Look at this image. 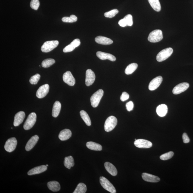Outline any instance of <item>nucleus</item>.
<instances>
[{
    "label": "nucleus",
    "mask_w": 193,
    "mask_h": 193,
    "mask_svg": "<svg viewBox=\"0 0 193 193\" xmlns=\"http://www.w3.org/2000/svg\"><path fill=\"white\" fill-rule=\"evenodd\" d=\"M55 60L52 58L45 59L42 63V67L45 68L50 67L55 63Z\"/></svg>",
    "instance_id": "473e14b6"
},
{
    "label": "nucleus",
    "mask_w": 193,
    "mask_h": 193,
    "mask_svg": "<svg viewBox=\"0 0 193 193\" xmlns=\"http://www.w3.org/2000/svg\"><path fill=\"white\" fill-rule=\"evenodd\" d=\"M80 44V40L79 39H76L63 49V52L64 53L72 52L76 47H78Z\"/></svg>",
    "instance_id": "2eb2a0df"
},
{
    "label": "nucleus",
    "mask_w": 193,
    "mask_h": 193,
    "mask_svg": "<svg viewBox=\"0 0 193 193\" xmlns=\"http://www.w3.org/2000/svg\"><path fill=\"white\" fill-rule=\"evenodd\" d=\"M129 98V95L126 92H123L122 94L120 99L122 101L124 102L127 100Z\"/></svg>",
    "instance_id": "ea45409f"
},
{
    "label": "nucleus",
    "mask_w": 193,
    "mask_h": 193,
    "mask_svg": "<svg viewBox=\"0 0 193 193\" xmlns=\"http://www.w3.org/2000/svg\"><path fill=\"white\" fill-rule=\"evenodd\" d=\"M71 136L72 132L71 130L65 129L60 132L58 137L60 140L64 141L69 139Z\"/></svg>",
    "instance_id": "4be33fe9"
},
{
    "label": "nucleus",
    "mask_w": 193,
    "mask_h": 193,
    "mask_svg": "<svg viewBox=\"0 0 193 193\" xmlns=\"http://www.w3.org/2000/svg\"><path fill=\"white\" fill-rule=\"evenodd\" d=\"M62 20L64 22L73 23L77 21V18L75 15H72L70 17H64Z\"/></svg>",
    "instance_id": "72a5a7b5"
},
{
    "label": "nucleus",
    "mask_w": 193,
    "mask_h": 193,
    "mask_svg": "<svg viewBox=\"0 0 193 193\" xmlns=\"http://www.w3.org/2000/svg\"><path fill=\"white\" fill-rule=\"evenodd\" d=\"M118 24H119L120 26L122 27H125L127 26L126 21H125V20L123 18L120 20L119 22H118Z\"/></svg>",
    "instance_id": "37998d69"
},
{
    "label": "nucleus",
    "mask_w": 193,
    "mask_h": 193,
    "mask_svg": "<svg viewBox=\"0 0 193 193\" xmlns=\"http://www.w3.org/2000/svg\"><path fill=\"white\" fill-rule=\"evenodd\" d=\"M168 112V108L166 104H161L157 107L156 112L157 115L161 117H163L166 115Z\"/></svg>",
    "instance_id": "b1692460"
},
{
    "label": "nucleus",
    "mask_w": 193,
    "mask_h": 193,
    "mask_svg": "<svg viewBox=\"0 0 193 193\" xmlns=\"http://www.w3.org/2000/svg\"><path fill=\"white\" fill-rule=\"evenodd\" d=\"M59 43L58 40H51L45 42L41 47V51L45 53H48L57 47Z\"/></svg>",
    "instance_id": "39448f33"
},
{
    "label": "nucleus",
    "mask_w": 193,
    "mask_h": 193,
    "mask_svg": "<svg viewBox=\"0 0 193 193\" xmlns=\"http://www.w3.org/2000/svg\"><path fill=\"white\" fill-rule=\"evenodd\" d=\"M174 155V152L172 151H170L161 155L160 158L161 160L164 161L168 160L172 158Z\"/></svg>",
    "instance_id": "c9c22d12"
},
{
    "label": "nucleus",
    "mask_w": 193,
    "mask_h": 193,
    "mask_svg": "<svg viewBox=\"0 0 193 193\" xmlns=\"http://www.w3.org/2000/svg\"><path fill=\"white\" fill-rule=\"evenodd\" d=\"M134 145L136 147L140 148H150L152 145V144L150 141L141 139L135 140Z\"/></svg>",
    "instance_id": "1a4fd4ad"
},
{
    "label": "nucleus",
    "mask_w": 193,
    "mask_h": 193,
    "mask_svg": "<svg viewBox=\"0 0 193 193\" xmlns=\"http://www.w3.org/2000/svg\"><path fill=\"white\" fill-rule=\"evenodd\" d=\"M182 139L184 143H189V141H190V139H189L188 136L187 134L186 133H184L183 134Z\"/></svg>",
    "instance_id": "79ce46f5"
},
{
    "label": "nucleus",
    "mask_w": 193,
    "mask_h": 193,
    "mask_svg": "<svg viewBox=\"0 0 193 193\" xmlns=\"http://www.w3.org/2000/svg\"><path fill=\"white\" fill-rule=\"evenodd\" d=\"M173 52V50L171 48H166L162 50L158 54L156 57V60L158 62H161L165 60L171 55Z\"/></svg>",
    "instance_id": "20e7f679"
},
{
    "label": "nucleus",
    "mask_w": 193,
    "mask_h": 193,
    "mask_svg": "<svg viewBox=\"0 0 193 193\" xmlns=\"http://www.w3.org/2000/svg\"><path fill=\"white\" fill-rule=\"evenodd\" d=\"M126 107L127 110L128 111H131L133 110L134 107V104L133 102L130 101L127 103Z\"/></svg>",
    "instance_id": "a19ab883"
},
{
    "label": "nucleus",
    "mask_w": 193,
    "mask_h": 193,
    "mask_svg": "<svg viewBox=\"0 0 193 193\" xmlns=\"http://www.w3.org/2000/svg\"><path fill=\"white\" fill-rule=\"evenodd\" d=\"M80 114L81 118L86 125L88 126H90L91 125V119L87 113L86 111L82 110L80 111Z\"/></svg>",
    "instance_id": "7c9ffc66"
},
{
    "label": "nucleus",
    "mask_w": 193,
    "mask_h": 193,
    "mask_svg": "<svg viewBox=\"0 0 193 193\" xmlns=\"http://www.w3.org/2000/svg\"><path fill=\"white\" fill-rule=\"evenodd\" d=\"M47 186L50 190L53 192H57L60 190V184L56 181H51L47 183Z\"/></svg>",
    "instance_id": "a878e982"
},
{
    "label": "nucleus",
    "mask_w": 193,
    "mask_h": 193,
    "mask_svg": "<svg viewBox=\"0 0 193 193\" xmlns=\"http://www.w3.org/2000/svg\"><path fill=\"white\" fill-rule=\"evenodd\" d=\"M151 6L155 11L160 12L161 10V4L159 0H148Z\"/></svg>",
    "instance_id": "c85d7f7f"
},
{
    "label": "nucleus",
    "mask_w": 193,
    "mask_h": 193,
    "mask_svg": "<svg viewBox=\"0 0 193 193\" xmlns=\"http://www.w3.org/2000/svg\"><path fill=\"white\" fill-rule=\"evenodd\" d=\"M61 104L60 102L56 101L54 103L52 109V116L54 117H57L60 114Z\"/></svg>",
    "instance_id": "393cba45"
},
{
    "label": "nucleus",
    "mask_w": 193,
    "mask_h": 193,
    "mask_svg": "<svg viewBox=\"0 0 193 193\" xmlns=\"http://www.w3.org/2000/svg\"><path fill=\"white\" fill-rule=\"evenodd\" d=\"M50 89V86L48 84L42 85L39 88L36 92V96L39 99L45 97L48 94Z\"/></svg>",
    "instance_id": "9d476101"
},
{
    "label": "nucleus",
    "mask_w": 193,
    "mask_h": 193,
    "mask_svg": "<svg viewBox=\"0 0 193 193\" xmlns=\"http://www.w3.org/2000/svg\"><path fill=\"white\" fill-rule=\"evenodd\" d=\"M17 141L16 138H12L8 139L4 145V148L6 151L11 152L14 151L16 149Z\"/></svg>",
    "instance_id": "6e6552de"
},
{
    "label": "nucleus",
    "mask_w": 193,
    "mask_h": 193,
    "mask_svg": "<svg viewBox=\"0 0 193 193\" xmlns=\"http://www.w3.org/2000/svg\"><path fill=\"white\" fill-rule=\"evenodd\" d=\"M189 84L188 83L184 82L178 84L173 89L172 92L175 94H178L184 92L189 87Z\"/></svg>",
    "instance_id": "9b49d317"
},
{
    "label": "nucleus",
    "mask_w": 193,
    "mask_h": 193,
    "mask_svg": "<svg viewBox=\"0 0 193 193\" xmlns=\"http://www.w3.org/2000/svg\"><path fill=\"white\" fill-rule=\"evenodd\" d=\"M126 21L127 25L129 26H131L133 25V16L131 14H128L123 18Z\"/></svg>",
    "instance_id": "58836bf2"
},
{
    "label": "nucleus",
    "mask_w": 193,
    "mask_h": 193,
    "mask_svg": "<svg viewBox=\"0 0 193 193\" xmlns=\"http://www.w3.org/2000/svg\"><path fill=\"white\" fill-rule=\"evenodd\" d=\"M64 164L67 169H70L71 167L74 166V162L73 157L72 156L66 157L64 158Z\"/></svg>",
    "instance_id": "cd10ccee"
},
{
    "label": "nucleus",
    "mask_w": 193,
    "mask_h": 193,
    "mask_svg": "<svg viewBox=\"0 0 193 193\" xmlns=\"http://www.w3.org/2000/svg\"><path fill=\"white\" fill-rule=\"evenodd\" d=\"M40 76L39 74H36L35 75L32 76L30 78V82L32 84H36L38 82L40 78Z\"/></svg>",
    "instance_id": "e433bc0d"
},
{
    "label": "nucleus",
    "mask_w": 193,
    "mask_h": 193,
    "mask_svg": "<svg viewBox=\"0 0 193 193\" xmlns=\"http://www.w3.org/2000/svg\"><path fill=\"white\" fill-rule=\"evenodd\" d=\"M100 183L102 187L106 190L111 193H116V190L114 186L105 177H100Z\"/></svg>",
    "instance_id": "0eeeda50"
},
{
    "label": "nucleus",
    "mask_w": 193,
    "mask_h": 193,
    "mask_svg": "<svg viewBox=\"0 0 193 193\" xmlns=\"http://www.w3.org/2000/svg\"><path fill=\"white\" fill-rule=\"evenodd\" d=\"M162 81L163 78L161 76H159L155 78L151 81L149 85V89L152 91L156 89L160 85Z\"/></svg>",
    "instance_id": "4468645a"
},
{
    "label": "nucleus",
    "mask_w": 193,
    "mask_h": 193,
    "mask_svg": "<svg viewBox=\"0 0 193 193\" xmlns=\"http://www.w3.org/2000/svg\"><path fill=\"white\" fill-rule=\"evenodd\" d=\"M104 167L107 171L113 176H116L117 174V171L116 167L109 162L104 163Z\"/></svg>",
    "instance_id": "5701e85b"
},
{
    "label": "nucleus",
    "mask_w": 193,
    "mask_h": 193,
    "mask_svg": "<svg viewBox=\"0 0 193 193\" xmlns=\"http://www.w3.org/2000/svg\"><path fill=\"white\" fill-rule=\"evenodd\" d=\"M25 113L23 111H20L15 115L13 125L15 127L19 126L23 122L25 117Z\"/></svg>",
    "instance_id": "f3484780"
},
{
    "label": "nucleus",
    "mask_w": 193,
    "mask_h": 193,
    "mask_svg": "<svg viewBox=\"0 0 193 193\" xmlns=\"http://www.w3.org/2000/svg\"><path fill=\"white\" fill-rule=\"evenodd\" d=\"M47 169L46 166L42 165L35 167L31 169L28 172V175L29 176L36 175L40 174L46 171Z\"/></svg>",
    "instance_id": "aec40b11"
},
{
    "label": "nucleus",
    "mask_w": 193,
    "mask_h": 193,
    "mask_svg": "<svg viewBox=\"0 0 193 193\" xmlns=\"http://www.w3.org/2000/svg\"><path fill=\"white\" fill-rule=\"evenodd\" d=\"M36 113L35 112L30 113L24 125V129L25 130H28L33 127L36 122Z\"/></svg>",
    "instance_id": "423d86ee"
},
{
    "label": "nucleus",
    "mask_w": 193,
    "mask_h": 193,
    "mask_svg": "<svg viewBox=\"0 0 193 193\" xmlns=\"http://www.w3.org/2000/svg\"><path fill=\"white\" fill-rule=\"evenodd\" d=\"M46 166H47H47H48V165H46Z\"/></svg>",
    "instance_id": "c03bdc74"
},
{
    "label": "nucleus",
    "mask_w": 193,
    "mask_h": 193,
    "mask_svg": "<svg viewBox=\"0 0 193 193\" xmlns=\"http://www.w3.org/2000/svg\"><path fill=\"white\" fill-rule=\"evenodd\" d=\"M39 139V138L37 135L32 137L27 143L25 147V150L27 151L31 150L36 145Z\"/></svg>",
    "instance_id": "6ab92c4d"
},
{
    "label": "nucleus",
    "mask_w": 193,
    "mask_h": 193,
    "mask_svg": "<svg viewBox=\"0 0 193 193\" xmlns=\"http://www.w3.org/2000/svg\"><path fill=\"white\" fill-rule=\"evenodd\" d=\"M95 40L96 43L103 45H109L113 43V40L111 39L102 36L97 37Z\"/></svg>",
    "instance_id": "412c9836"
},
{
    "label": "nucleus",
    "mask_w": 193,
    "mask_h": 193,
    "mask_svg": "<svg viewBox=\"0 0 193 193\" xmlns=\"http://www.w3.org/2000/svg\"><path fill=\"white\" fill-rule=\"evenodd\" d=\"M104 94V91L100 89L94 93L91 96L90 101L91 105L93 107L96 108L99 105Z\"/></svg>",
    "instance_id": "f03ea898"
},
{
    "label": "nucleus",
    "mask_w": 193,
    "mask_h": 193,
    "mask_svg": "<svg viewBox=\"0 0 193 193\" xmlns=\"http://www.w3.org/2000/svg\"><path fill=\"white\" fill-rule=\"evenodd\" d=\"M87 188L86 184L83 183H80L78 184L77 187L73 193H85L87 191Z\"/></svg>",
    "instance_id": "2f4dec72"
},
{
    "label": "nucleus",
    "mask_w": 193,
    "mask_h": 193,
    "mask_svg": "<svg viewBox=\"0 0 193 193\" xmlns=\"http://www.w3.org/2000/svg\"><path fill=\"white\" fill-rule=\"evenodd\" d=\"M142 177L144 180L148 182H157L160 181V178L157 176L146 173H143L142 174Z\"/></svg>",
    "instance_id": "a211bd4d"
},
{
    "label": "nucleus",
    "mask_w": 193,
    "mask_h": 193,
    "mask_svg": "<svg viewBox=\"0 0 193 193\" xmlns=\"http://www.w3.org/2000/svg\"><path fill=\"white\" fill-rule=\"evenodd\" d=\"M118 12L119 11L117 9H114L105 13L104 16L106 17L111 18L114 17Z\"/></svg>",
    "instance_id": "f704fd0d"
},
{
    "label": "nucleus",
    "mask_w": 193,
    "mask_h": 193,
    "mask_svg": "<svg viewBox=\"0 0 193 193\" xmlns=\"http://www.w3.org/2000/svg\"><path fill=\"white\" fill-rule=\"evenodd\" d=\"M63 79L64 82L69 86H73L75 84V79L70 71H67L63 74Z\"/></svg>",
    "instance_id": "ddd939ff"
},
{
    "label": "nucleus",
    "mask_w": 193,
    "mask_h": 193,
    "mask_svg": "<svg viewBox=\"0 0 193 193\" xmlns=\"http://www.w3.org/2000/svg\"><path fill=\"white\" fill-rule=\"evenodd\" d=\"M117 120L114 116L109 117L105 122L104 128L106 132H109L112 131L116 126Z\"/></svg>",
    "instance_id": "7ed1b4c3"
},
{
    "label": "nucleus",
    "mask_w": 193,
    "mask_h": 193,
    "mask_svg": "<svg viewBox=\"0 0 193 193\" xmlns=\"http://www.w3.org/2000/svg\"><path fill=\"white\" fill-rule=\"evenodd\" d=\"M40 5V3L39 0H31L30 6L32 9L37 10L38 9Z\"/></svg>",
    "instance_id": "4c0bfd02"
},
{
    "label": "nucleus",
    "mask_w": 193,
    "mask_h": 193,
    "mask_svg": "<svg viewBox=\"0 0 193 193\" xmlns=\"http://www.w3.org/2000/svg\"><path fill=\"white\" fill-rule=\"evenodd\" d=\"M163 33L162 30H156L151 32L148 38L149 41L152 43H156L163 39Z\"/></svg>",
    "instance_id": "f257e3e1"
},
{
    "label": "nucleus",
    "mask_w": 193,
    "mask_h": 193,
    "mask_svg": "<svg viewBox=\"0 0 193 193\" xmlns=\"http://www.w3.org/2000/svg\"><path fill=\"white\" fill-rule=\"evenodd\" d=\"M86 146L90 150L97 151H100L102 148V146L101 145L93 142H87L86 143Z\"/></svg>",
    "instance_id": "bb28decb"
},
{
    "label": "nucleus",
    "mask_w": 193,
    "mask_h": 193,
    "mask_svg": "<svg viewBox=\"0 0 193 193\" xmlns=\"http://www.w3.org/2000/svg\"><path fill=\"white\" fill-rule=\"evenodd\" d=\"M138 64L136 63H133L129 64L126 67L125 73L127 75L132 74L138 68Z\"/></svg>",
    "instance_id": "c756f323"
},
{
    "label": "nucleus",
    "mask_w": 193,
    "mask_h": 193,
    "mask_svg": "<svg viewBox=\"0 0 193 193\" xmlns=\"http://www.w3.org/2000/svg\"><path fill=\"white\" fill-rule=\"evenodd\" d=\"M96 55L101 60H108L113 62L116 60V58L111 54L99 51L97 52Z\"/></svg>",
    "instance_id": "dca6fc26"
},
{
    "label": "nucleus",
    "mask_w": 193,
    "mask_h": 193,
    "mask_svg": "<svg viewBox=\"0 0 193 193\" xmlns=\"http://www.w3.org/2000/svg\"><path fill=\"white\" fill-rule=\"evenodd\" d=\"M96 76L94 72L90 69H88L86 72L85 83L86 85L89 86L94 84Z\"/></svg>",
    "instance_id": "f8f14e48"
}]
</instances>
